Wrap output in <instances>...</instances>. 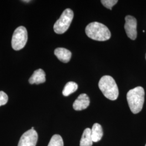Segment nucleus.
<instances>
[{"mask_svg":"<svg viewBox=\"0 0 146 146\" xmlns=\"http://www.w3.org/2000/svg\"><path fill=\"white\" fill-rule=\"evenodd\" d=\"M93 140L92 137V130L87 128L84 131L80 140V146H92Z\"/></svg>","mask_w":146,"mask_h":146,"instance_id":"12","label":"nucleus"},{"mask_svg":"<svg viewBox=\"0 0 146 146\" xmlns=\"http://www.w3.org/2000/svg\"><path fill=\"white\" fill-rule=\"evenodd\" d=\"M8 96L4 92L0 91V106H3L7 103Z\"/></svg>","mask_w":146,"mask_h":146,"instance_id":"16","label":"nucleus"},{"mask_svg":"<svg viewBox=\"0 0 146 146\" xmlns=\"http://www.w3.org/2000/svg\"><path fill=\"white\" fill-rule=\"evenodd\" d=\"M23 2H30V1H23Z\"/></svg>","mask_w":146,"mask_h":146,"instance_id":"17","label":"nucleus"},{"mask_svg":"<svg viewBox=\"0 0 146 146\" xmlns=\"http://www.w3.org/2000/svg\"><path fill=\"white\" fill-rule=\"evenodd\" d=\"M46 82V74L42 69H38L35 70L31 77L29 79V82L30 84H43Z\"/></svg>","mask_w":146,"mask_h":146,"instance_id":"9","label":"nucleus"},{"mask_svg":"<svg viewBox=\"0 0 146 146\" xmlns=\"http://www.w3.org/2000/svg\"><path fill=\"white\" fill-rule=\"evenodd\" d=\"M99 87L104 96L110 100H115L119 96V89L114 79L109 75L102 76L100 80Z\"/></svg>","mask_w":146,"mask_h":146,"instance_id":"3","label":"nucleus"},{"mask_svg":"<svg viewBox=\"0 0 146 146\" xmlns=\"http://www.w3.org/2000/svg\"></svg>","mask_w":146,"mask_h":146,"instance_id":"19","label":"nucleus"},{"mask_svg":"<svg viewBox=\"0 0 146 146\" xmlns=\"http://www.w3.org/2000/svg\"><path fill=\"white\" fill-rule=\"evenodd\" d=\"M63 141L61 136L56 134L52 136L48 146H63Z\"/></svg>","mask_w":146,"mask_h":146,"instance_id":"14","label":"nucleus"},{"mask_svg":"<svg viewBox=\"0 0 146 146\" xmlns=\"http://www.w3.org/2000/svg\"><path fill=\"white\" fill-rule=\"evenodd\" d=\"M78 89V84L73 81H70L66 84L63 90L62 94L64 96H68L69 95L76 92Z\"/></svg>","mask_w":146,"mask_h":146,"instance_id":"13","label":"nucleus"},{"mask_svg":"<svg viewBox=\"0 0 146 146\" xmlns=\"http://www.w3.org/2000/svg\"><path fill=\"white\" fill-rule=\"evenodd\" d=\"M74 17L73 11L67 8L63 11L62 14L55 22L54 26V31L58 34H62L67 31L70 26Z\"/></svg>","mask_w":146,"mask_h":146,"instance_id":"4","label":"nucleus"},{"mask_svg":"<svg viewBox=\"0 0 146 146\" xmlns=\"http://www.w3.org/2000/svg\"><path fill=\"white\" fill-rule=\"evenodd\" d=\"M92 137L93 142H97L100 141L104 135L102 126L99 123H94L92 128Z\"/></svg>","mask_w":146,"mask_h":146,"instance_id":"11","label":"nucleus"},{"mask_svg":"<svg viewBox=\"0 0 146 146\" xmlns=\"http://www.w3.org/2000/svg\"><path fill=\"white\" fill-rule=\"evenodd\" d=\"M28 40V33L25 27L17 28L14 32L11 40V46L15 50H20L26 44Z\"/></svg>","mask_w":146,"mask_h":146,"instance_id":"5","label":"nucleus"},{"mask_svg":"<svg viewBox=\"0 0 146 146\" xmlns=\"http://www.w3.org/2000/svg\"><path fill=\"white\" fill-rule=\"evenodd\" d=\"M38 134L34 129H29L21 136L18 146H36Z\"/></svg>","mask_w":146,"mask_h":146,"instance_id":"6","label":"nucleus"},{"mask_svg":"<svg viewBox=\"0 0 146 146\" xmlns=\"http://www.w3.org/2000/svg\"><path fill=\"white\" fill-rule=\"evenodd\" d=\"M127 100L129 108L133 114L140 113L145 101V90L139 86L130 90L127 94Z\"/></svg>","mask_w":146,"mask_h":146,"instance_id":"2","label":"nucleus"},{"mask_svg":"<svg viewBox=\"0 0 146 146\" xmlns=\"http://www.w3.org/2000/svg\"><path fill=\"white\" fill-rule=\"evenodd\" d=\"M86 34L89 38L99 41L108 40L111 33L108 27L98 22L89 23L86 28Z\"/></svg>","mask_w":146,"mask_h":146,"instance_id":"1","label":"nucleus"},{"mask_svg":"<svg viewBox=\"0 0 146 146\" xmlns=\"http://www.w3.org/2000/svg\"><path fill=\"white\" fill-rule=\"evenodd\" d=\"M101 2L102 3V4L104 5L106 8L110 9H111L112 7L118 2V1H117V0H102V1H101Z\"/></svg>","mask_w":146,"mask_h":146,"instance_id":"15","label":"nucleus"},{"mask_svg":"<svg viewBox=\"0 0 146 146\" xmlns=\"http://www.w3.org/2000/svg\"></svg>","mask_w":146,"mask_h":146,"instance_id":"20","label":"nucleus"},{"mask_svg":"<svg viewBox=\"0 0 146 146\" xmlns=\"http://www.w3.org/2000/svg\"><path fill=\"white\" fill-rule=\"evenodd\" d=\"M90 104L88 96L86 94H80L73 104V108L75 110L80 111L88 108Z\"/></svg>","mask_w":146,"mask_h":146,"instance_id":"8","label":"nucleus"},{"mask_svg":"<svg viewBox=\"0 0 146 146\" xmlns=\"http://www.w3.org/2000/svg\"><path fill=\"white\" fill-rule=\"evenodd\" d=\"M125 29L128 37L132 40H135L137 37V20L131 15L126 16L125 17Z\"/></svg>","mask_w":146,"mask_h":146,"instance_id":"7","label":"nucleus"},{"mask_svg":"<svg viewBox=\"0 0 146 146\" xmlns=\"http://www.w3.org/2000/svg\"><path fill=\"white\" fill-rule=\"evenodd\" d=\"M31 129H34V127H32L31 128Z\"/></svg>","mask_w":146,"mask_h":146,"instance_id":"18","label":"nucleus"},{"mask_svg":"<svg viewBox=\"0 0 146 146\" xmlns=\"http://www.w3.org/2000/svg\"><path fill=\"white\" fill-rule=\"evenodd\" d=\"M54 54L58 59L63 63H68L72 57V52L63 48H56L54 51Z\"/></svg>","mask_w":146,"mask_h":146,"instance_id":"10","label":"nucleus"}]
</instances>
